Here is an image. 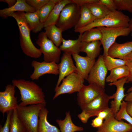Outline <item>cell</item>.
<instances>
[{"mask_svg": "<svg viewBox=\"0 0 132 132\" xmlns=\"http://www.w3.org/2000/svg\"><path fill=\"white\" fill-rule=\"evenodd\" d=\"M132 91V86L128 89L127 92L128 93L131 92Z\"/></svg>", "mask_w": 132, "mask_h": 132, "instance_id": "cell-49", "label": "cell"}, {"mask_svg": "<svg viewBox=\"0 0 132 132\" xmlns=\"http://www.w3.org/2000/svg\"><path fill=\"white\" fill-rule=\"evenodd\" d=\"M34 71L30 76L32 80H38L40 77L46 74H59L58 65L55 62H39L34 60L31 63Z\"/></svg>", "mask_w": 132, "mask_h": 132, "instance_id": "cell-13", "label": "cell"}, {"mask_svg": "<svg viewBox=\"0 0 132 132\" xmlns=\"http://www.w3.org/2000/svg\"><path fill=\"white\" fill-rule=\"evenodd\" d=\"M108 71L103 55H100L91 69L87 80L89 84L96 85L104 89Z\"/></svg>", "mask_w": 132, "mask_h": 132, "instance_id": "cell-9", "label": "cell"}, {"mask_svg": "<svg viewBox=\"0 0 132 132\" xmlns=\"http://www.w3.org/2000/svg\"><path fill=\"white\" fill-rule=\"evenodd\" d=\"M126 65L128 68L129 75L127 77L128 79L126 83H132V61H127Z\"/></svg>", "mask_w": 132, "mask_h": 132, "instance_id": "cell-43", "label": "cell"}, {"mask_svg": "<svg viewBox=\"0 0 132 132\" xmlns=\"http://www.w3.org/2000/svg\"><path fill=\"white\" fill-rule=\"evenodd\" d=\"M24 16L31 31L33 33H37L44 27V23L40 21L39 11L34 12H26Z\"/></svg>", "mask_w": 132, "mask_h": 132, "instance_id": "cell-25", "label": "cell"}, {"mask_svg": "<svg viewBox=\"0 0 132 132\" xmlns=\"http://www.w3.org/2000/svg\"><path fill=\"white\" fill-rule=\"evenodd\" d=\"M130 20L129 17L117 10L100 19H96L87 25L74 30L76 33L82 34L86 31L99 27L128 28Z\"/></svg>", "mask_w": 132, "mask_h": 132, "instance_id": "cell-3", "label": "cell"}, {"mask_svg": "<svg viewBox=\"0 0 132 132\" xmlns=\"http://www.w3.org/2000/svg\"><path fill=\"white\" fill-rule=\"evenodd\" d=\"M126 109L128 113L132 117V103L127 102Z\"/></svg>", "mask_w": 132, "mask_h": 132, "instance_id": "cell-45", "label": "cell"}, {"mask_svg": "<svg viewBox=\"0 0 132 132\" xmlns=\"http://www.w3.org/2000/svg\"><path fill=\"white\" fill-rule=\"evenodd\" d=\"M112 113L105 120L102 125L96 132H129L132 131V125L115 118Z\"/></svg>", "mask_w": 132, "mask_h": 132, "instance_id": "cell-12", "label": "cell"}, {"mask_svg": "<svg viewBox=\"0 0 132 132\" xmlns=\"http://www.w3.org/2000/svg\"><path fill=\"white\" fill-rule=\"evenodd\" d=\"M80 7L73 3L66 5L61 12L56 26L63 32L74 28L80 17Z\"/></svg>", "mask_w": 132, "mask_h": 132, "instance_id": "cell-5", "label": "cell"}, {"mask_svg": "<svg viewBox=\"0 0 132 132\" xmlns=\"http://www.w3.org/2000/svg\"><path fill=\"white\" fill-rule=\"evenodd\" d=\"M81 36V34H79L78 39L75 40H66L63 38L59 47L61 51L71 55L73 54H79L80 52Z\"/></svg>", "mask_w": 132, "mask_h": 132, "instance_id": "cell-20", "label": "cell"}, {"mask_svg": "<svg viewBox=\"0 0 132 132\" xmlns=\"http://www.w3.org/2000/svg\"><path fill=\"white\" fill-rule=\"evenodd\" d=\"M126 105L127 102L123 100L120 109L115 115V117L117 120L119 121H121L122 119L125 120L132 125V117L127 112Z\"/></svg>", "mask_w": 132, "mask_h": 132, "instance_id": "cell-34", "label": "cell"}, {"mask_svg": "<svg viewBox=\"0 0 132 132\" xmlns=\"http://www.w3.org/2000/svg\"><path fill=\"white\" fill-rule=\"evenodd\" d=\"M13 110H11L6 112L7 118L3 126L0 125V132H10V122Z\"/></svg>", "mask_w": 132, "mask_h": 132, "instance_id": "cell-37", "label": "cell"}, {"mask_svg": "<svg viewBox=\"0 0 132 132\" xmlns=\"http://www.w3.org/2000/svg\"><path fill=\"white\" fill-rule=\"evenodd\" d=\"M127 79V77L109 84L110 86L115 85L116 87V92L111 96L112 99H113L110 102V108L115 116L119 110L121 103L126 96L124 93V85L126 83Z\"/></svg>", "mask_w": 132, "mask_h": 132, "instance_id": "cell-14", "label": "cell"}, {"mask_svg": "<svg viewBox=\"0 0 132 132\" xmlns=\"http://www.w3.org/2000/svg\"><path fill=\"white\" fill-rule=\"evenodd\" d=\"M95 116L92 113L84 110L77 115V117L81 121L84 123H86L89 119L91 117Z\"/></svg>", "mask_w": 132, "mask_h": 132, "instance_id": "cell-39", "label": "cell"}, {"mask_svg": "<svg viewBox=\"0 0 132 132\" xmlns=\"http://www.w3.org/2000/svg\"><path fill=\"white\" fill-rule=\"evenodd\" d=\"M80 7V17L74 29L84 27L96 19L86 5Z\"/></svg>", "mask_w": 132, "mask_h": 132, "instance_id": "cell-27", "label": "cell"}, {"mask_svg": "<svg viewBox=\"0 0 132 132\" xmlns=\"http://www.w3.org/2000/svg\"><path fill=\"white\" fill-rule=\"evenodd\" d=\"M36 11L29 5L25 0H17L16 3L12 6L0 10V16L4 19L8 14L17 11L34 12Z\"/></svg>", "mask_w": 132, "mask_h": 132, "instance_id": "cell-21", "label": "cell"}, {"mask_svg": "<svg viewBox=\"0 0 132 132\" xmlns=\"http://www.w3.org/2000/svg\"><path fill=\"white\" fill-rule=\"evenodd\" d=\"M112 113L111 109L109 107L108 109L100 112L98 114L97 117H99L105 120Z\"/></svg>", "mask_w": 132, "mask_h": 132, "instance_id": "cell-41", "label": "cell"}, {"mask_svg": "<svg viewBox=\"0 0 132 132\" xmlns=\"http://www.w3.org/2000/svg\"><path fill=\"white\" fill-rule=\"evenodd\" d=\"M105 65L108 71L119 67L126 65L127 61L120 59H116L108 55L103 56Z\"/></svg>", "mask_w": 132, "mask_h": 132, "instance_id": "cell-33", "label": "cell"}, {"mask_svg": "<svg viewBox=\"0 0 132 132\" xmlns=\"http://www.w3.org/2000/svg\"><path fill=\"white\" fill-rule=\"evenodd\" d=\"M84 80L77 71L67 76L63 79L61 85L55 89V93L53 99L62 94L78 92L84 85Z\"/></svg>", "mask_w": 132, "mask_h": 132, "instance_id": "cell-7", "label": "cell"}, {"mask_svg": "<svg viewBox=\"0 0 132 132\" xmlns=\"http://www.w3.org/2000/svg\"><path fill=\"white\" fill-rule=\"evenodd\" d=\"M118 11L126 10L132 13V0H114Z\"/></svg>", "mask_w": 132, "mask_h": 132, "instance_id": "cell-35", "label": "cell"}, {"mask_svg": "<svg viewBox=\"0 0 132 132\" xmlns=\"http://www.w3.org/2000/svg\"><path fill=\"white\" fill-rule=\"evenodd\" d=\"M97 28L100 30L102 35V39L100 41L103 48V56L108 55L109 49L115 42L117 37L121 36H127L131 33L128 28L104 27Z\"/></svg>", "mask_w": 132, "mask_h": 132, "instance_id": "cell-8", "label": "cell"}, {"mask_svg": "<svg viewBox=\"0 0 132 132\" xmlns=\"http://www.w3.org/2000/svg\"><path fill=\"white\" fill-rule=\"evenodd\" d=\"M74 3L80 7L87 4L99 3V0H71Z\"/></svg>", "mask_w": 132, "mask_h": 132, "instance_id": "cell-40", "label": "cell"}, {"mask_svg": "<svg viewBox=\"0 0 132 132\" xmlns=\"http://www.w3.org/2000/svg\"><path fill=\"white\" fill-rule=\"evenodd\" d=\"M25 13L23 11L10 13L6 15V18L12 17L16 21L19 32L20 45L24 53L31 57L38 58L42 53L40 49L34 46L31 40L30 36L31 31L26 21Z\"/></svg>", "mask_w": 132, "mask_h": 132, "instance_id": "cell-1", "label": "cell"}, {"mask_svg": "<svg viewBox=\"0 0 132 132\" xmlns=\"http://www.w3.org/2000/svg\"><path fill=\"white\" fill-rule=\"evenodd\" d=\"M132 132V131H130V132Z\"/></svg>", "mask_w": 132, "mask_h": 132, "instance_id": "cell-50", "label": "cell"}, {"mask_svg": "<svg viewBox=\"0 0 132 132\" xmlns=\"http://www.w3.org/2000/svg\"><path fill=\"white\" fill-rule=\"evenodd\" d=\"M45 34L47 37L57 46L59 47L62 42V30L56 25H52L44 28Z\"/></svg>", "mask_w": 132, "mask_h": 132, "instance_id": "cell-26", "label": "cell"}, {"mask_svg": "<svg viewBox=\"0 0 132 132\" xmlns=\"http://www.w3.org/2000/svg\"><path fill=\"white\" fill-rule=\"evenodd\" d=\"M49 113L45 107L41 110L39 115L38 132H61L57 127L50 123L47 120Z\"/></svg>", "mask_w": 132, "mask_h": 132, "instance_id": "cell-23", "label": "cell"}, {"mask_svg": "<svg viewBox=\"0 0 132 132\" xmlns=\"http://www.w3.org/2000/svg\"><path fill=\"white\" fill-rule=\"evenodd\" d=\"M101 45L100 41L99 40L89 42H82L80 52L86 53L87 56L91 59H95L101 51Z\"/></svg>", "mask_w": 132, "mask_h": 132, "instance_id": "cell-22", "label": "cell"}, {"mask_svg": "<svg viewBox=\"0 0 132 132\" xmlns=\"http://www.w3.org/2000/svg\"><path fill=\"white\" fill-rule=\"evenodd\" d=\"M103 120L101 118L97 117L92 121L91 125L93 127L98 128L102 124Z\"/></svg>", "mask_w": 132, "mask_h": 132, "instance_id": "cell-42", "label": "cell"}, {"mask_svg": "<svg viewBox=\"0 0 132 132\" xmlns=\"http://www.w3.org/2000/svg\"><path fill=\"white\" fill-rule=\"evenodd\" d=\"M59 0H49L39 10L40 21L44 23L56 4Z\"/></svg>", "mask_w": 132, "mask_h": 132, "instance_id": "cell-32", "label": "cell"}, {"mask_svg": "<svg viewBox=\"0 0 132 132\" xmlns=\"http://www.w3.org/2000/svg\"><path fill=\"white\" fill-rule=\"evenodd\" d=\"M49 0H26V3L36 11L39 10Z\"/></svg>", "mask_w": 132, "mask_h": 132, "instance_id": "cell-36", "label": "cell"}, {"mask_svg": "<svg viewBox=\"0 0 132 132\" xmlns=\"http://www.w3.org/2000/svg\"><path fill=\"white\" fill-rule=\"evenodd\" d=\"M129 70L126 65L116 67L110 71V75L106 77V82L112 83L123 78L127 77Z\"/></svg>", "mask_w": 132, "mask_h": 132, "instance_id": "cell-28", "label": "cell"}, {"mask_svg": "<svg viewBox=\"0 0 132 132\" xmlns=\"http://www.w3.org/2000/svg\"><path fill=\"white\" fill-rule=\"evenodd\" d=\"M26 131L18 117L16 108L12 112L10 122V132H25Z\"/></svg>", "mask_w": 132, "mask_h": 132, "instance_id": "cell-30", "label": "cell"}, {"mask_svg": "<svg viewBox=\"0 0 132 132\" xmlns=\"http://www.w3.org/2000/svg\"><path fill=\"white\" fill-rule=\"evenodd\" d=\"M105 92L104 89L93 84L84 85L77 94L78 105L82 109L96 98Z\"/></svg>", "mask_w": 132, "mask_h": 132, "instance_id": "cell-10", "label": "cell"}, {"mask_svg": "<svg viewBox=\"0 0 132 132\" xmlns=\"http://www.w3.org/2000/svg\"><path fill=\"white\" fill-rule=\"evenodd\" d=\"M132 52V41L122 44L115 42L109 48L108 55L114 58L123 59L125 57Z\"/></svg>", "mask_w": 132, "mask_h": 132, "instance_id": "cell-18", "label": "cell"}, {"mask_svg": "<svg viewBox=\"0 0 132 132\" xmlns=\"http://www.w3.org/2000/svg\"><path fill=\"white\" fill-rule=\"evenodd\" d=\"M128 28L130 30L131 35L132 36V17L131 19H130V20L129 23Z\"/></svg>", "mask_w": 132, "mask_h": 132, "instance_id": "cell-48", "label": "cell"}, {"mask_svg": "<svg viewBox=\"0 0 132 132\" xmlns=\"http://www.w3.org/2000/svg\"><path fill=\"white\" fill-rule=\"evenodd\" d=\"M15 87L10 84L6 86L4 91L0 92V111L3 115L17 107V98L14 95Z\"/></svg>", "mask_w": 132, "mask_h": 132, "instance_id": "cell-11", "label": "cell"}, {"mask_svg": "<svg viewBox=\"0 0 132 132\" xmlns=\"http://www.w3.org/2000/svg\"><path fill=\"white\" fill-rule=\"evenodd\" d=\"M5 2L8 5V8L11 7L13 6L16 3L17 0H5Z\"/></svg>", "mask_w": 132, "mask_h": 132, "instance_id": "cell-46", "label": "cell"}, {"mask_svg": "<svg viewBox=\"0 0 132 132\" xmlns=\"http://www.w3.org/2000/svg\"><path fill=\"white\" fill-rule=\"evenodd\" d=\"M12 84L19 90L22 106L43 104L46 105L45 95L42 88L34 82L23 79H13Z\"/></svg>", "mask_w": 132, "mask_h": 132, "instance_id": "cell-2", "label": "cell"}, {"mask_svg": "<svg viewBox=\"0 0 132 132\" xmlns=\"http://www.w3.org/2000/svg\"><path fill=\"white\" fill-rule=\"evenodd\" d=\"M72 2L71 0H59L44 23V27L52 25H56L63 9L67 4Z\"/></svg>", "mask_w": 132, "mask_h": 132, "instance_id": "cell-19", "label": "cell"}, {"mask_svg": "<svg viewBox=\"0 0 132 132\" xmlns=\"http://www.w3.org/2000/svg\"><path fill=\"white\" fill-rule=\"evenodd\" d=\"M75 60L77 72L84 79L87 80L89 73L96 62L87 56H83L79 54L72 55Z\"/></svg>", "mask_w": 132, "mask_h": 132, "instance_id": "cell-17", "label": "cell"}, {"mask_svg": "<svg viewBox=\"0 0 132 132\" xmlns=\"http://www.w3.org/2000/svg\"><path fill=\"white\" fill-rule=\"evenodd\" d=\"M100 3L104 5L110 11L117 10L114 0H99Z\"/></svg>", "mask_w": 132, "mask_h": 132, "instance_id": "cell-38", "label": "cell"}, {"mask_svg": "<svg viewBox=\"0 0 132 132\" xmlns=\"http://www.w3.org/2000/svg\"><path fill=\"white\" fill-rule=\"evenodd\" d=\"M46 105L39 104L22 106L18 105L16 108L18 117L28 132H38L39 115Z\"/></svg>", "mask_w": 132, "mask_h": 132, "instance_id": "cell-4", "label": "cell"}, {"mask_svg": "<svg viewBox=\"0 0 132 132\" xmlns=\"http://www.w3.org/2000/svg\"><path fill=\"white\" fill-rule=\"evenodd\" d=\"M56 122L58 125L61 132H75L84 130L82 127L77 126L73 123L69 111L66 113L65 117L63 120L57 119Z\"/></svg>", "mask_w": 132, "mask_h": 132, "instance_id": "cell-24", "label": "cell"}, {"mask_svg": "<svg viewBox=\"0 0 132 132\" xmlns=\"http://www.w3.org/2000/svg\"><path fill=\"white\" fill-rule=\"evenodd\" d=\"M123 60L126 61H132V52L125 57Z\"/></svg>", "mask_w": 132, "mask_h": 132, "instance_id": "cell-47", "label": "cell"}, {"mask_svg": "<svg viewBox=\"0 0 132 132\" xmlns=\"http://www.w3.org/2000/svg\"><path fill=\"white\" fill-rule=\"evenodd\" d=\"M101 32L98 28H92L86 31L81 36L82 42H89L101 40Z\"/></svg>", "mask_w": 132, "mask_h": 132, "instance_id": "cell-31", "label": "cell"}, {"mask_svg": "<svg viewBox=\"0 0 132 132\" xmlns=\"http://www.w3.org/2000/svg\"><path fill=\"white\" fill-rule=\"evenodd\" d=\"M36 43L43 54L44 61L47 62H55L57 64L59 61L61 51L47 37L45 32L39 34Z\"/></svg>", "mask_w": 132, "mask_h": 132, "instance_id": "cell-6", "label": "cell"}, {"mask_svg": "<svg viewBox=\"0 0 132 132\" xmlns=\"http://www.w3.org/2000/svg\"><path fill=\"white\" fill-rule=\"evenodd\" d=\"M27 132V131H26V132Z\"/></svg>", "mask_w": 132, "mask_h": 132, "instance_id": "cell-51", "label": "cell"}, {"mask_svg": "<svg viewBox=\"0 0 132 132\" xmlns=\"http://www.w3.org/2000/svg\"><path fill=\"white\" fill-rule=\"evenodd\" d=\"M85 5L96 19L102 18L111 12L104 5L99 2Z\"/></svg>", "mask_w": 132, "mask_h": 132, "instance_id": "cell-29", "label": "cell"}, {"mask_svg": "<svg viewBox=\"0 0 132 132\" xmlns=\"http://www.w3.org/2000/svg\"><path fill=\"white\" fill-rule=\"evenodd\" d=\"M124 99V100L126 102L132 103V91L126 94Z\"/></svg>", "mask_w": 132, "mask_h": 132, "instance_id": "cell-44", "label": "cell"}, {"mask_svg": "<svg viewBox=\"0 0 132 132\" xmlns=\"http://www.w3.org/2000/svg\"><path fill=\"white\" fill-rule=\"evenodd\" d=\"M112 99L111 96H109L105 92L94 99L84 107L82 109L91 113L97 116L100 112L109 108V102Z\"/></svg>", "mask_w": 132, "mask_h": 132, "instance_id": "cell-15", "label": "cell"}, {"mask_svg": "<svg viewBox=\"0 0 132 132\" xmlns=\"http://www.w3.org/2000/svg\"><path fill=\"white\" fill-rule=\"evenodd\" d=\"M71 55L64 53L61 59V61L58 64L59 76L55 89L59 85L63 79L65 77L77 71L76 66L74 64Z\"/></svg>", "mask_w": 132, "mask_h": 132, "instance_id": "cell-16", "label": "cell"}]
</instances>
